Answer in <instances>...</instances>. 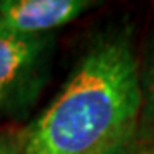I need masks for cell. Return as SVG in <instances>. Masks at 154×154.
<instances>
[{"label": "cell", "mask_w": 154, "mask_h": 154, "mask_svg": "<svg viewBox=\"0 0 154 154\" xmlns=\"http://www.w3.org/2000/svg\"><path fill=\"white\" fill-rule=\"evenodd\" d=\"M140 77L128 28L101 34L29 128L21 154H101L137 135Z\"/></svg>", "instance_id": "1"}, {"label": "cell", "mask_w": 154, "mask_h": 154, "mask_svg": "<svg viewBox=\"0 0 154 154\" xmlns=\"http://www.w3.org/2000/svg\"><path fill=\"white\" fill-rule=\"evenodd\" d=\"M53 36H19L0 29V118L33 105L46 82Z\"/></svg>", "instance_id": "2"}, {"label": "cell", "mask_w": 154, "mask_h": 154, "mask_svg": "<svg viewBox=\"0 0 154 154\" xmlns=\"http://www.w3.org/2000/svg\"><path fill=\"white\" fill-rule=\"evenodd\" d=\"M96 5L88 0H4L0 29L19 36H46Z\"/></svg>", "instance_id": "3"}, {"label": "cell", "mask_w": 154, "mask_h": 154, "mask_svg": "<svg viewBox=\"0 0 154 154\" xmlns=\"http://www.w3.org/2000/svg\"><path fill=\"white\" fill-rule=\"evenodd\" d=\"M140 77V115L137 134L144 142L154 144V34L147 46L142 67L139 65Z\"/></svg>", "instance_id": "4"}, {"label": "cell", "mask_w": 154, "mask_h": 154, "mask_svg": "<svg viewBox=\"0 0 154 154\" xmlns=\"http://www.w3.org/2000/svg\"><path fill=\"white\" fill-rule=\"evenodd\" d=\"M152 152H154V146L144 142L137 134V135L116 144V146L110 147L108 151H105L101 154H152Z\"/></svg>", "instance_id": "5"}, {"label": "cell", "mask_w": 154, "mask_h": 154, "mask_svg": "<svg viewBox=\"0 0 154 154\" xmlns=\"http://www.w3.org/2000/svg\"><path fill=\"white\" fill-rule=\"evenodd\" d=\"M0 154H16V152H14V147L11 144H7L5 140L0 139Z\"/></svg>", "instance_id": "6"}, {"label": "cell", "mask_w": 154, "mask_h": 154, "mask_svg": "<svg viewBox=\"0 0 154 154\" xmlns=\"http://www.w3.org/2000/svg\"><path fill=\"white\" fill-rule=\"evenodd\" d=\"M152 154H154V152H152Z\"/></svg>", "instance_id": "7"}]
</instances>
